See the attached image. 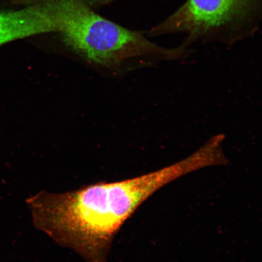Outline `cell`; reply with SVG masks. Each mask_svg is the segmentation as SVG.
<instances>
[{
  "label": "cell",
  "instance_id": "6da1fadb",
  "mask_svg": "<svg viewBox=\"0 0 262 262\" xmlns=\"http://www.w3.org/2000/svg\"><path fill=\"white\" fill-rule=\"evenodd\" d=\"M179 164L121 181L63 193L42 191L26 202L36 229L86 262H107L115 237L150 196L182 178Z\"/></svg>",
  "mask_w": 262,
  "mask_h": 262
},
{
  "label": "cell",
  "instance_id": "7a4b0ae2",
  "mask_svg": "<svg viewBox=\"0 0 262 262\" xmlns=\"http://www.w3.org/2000/svg\"><path fill=\"white\" fill-rule=\"evenodd\" d=\"M58 33L70 50L101 67L119 70L152 68L162 61L179 60L191 54L181 45L160 47L141 32L131 31L97 14L84 0H54Z\"/></svg>",
  "mask_w": 262,
  "mask_h": 262
},
{
  "label": "cell",
  "instance_id": "3957f363",
  "mask_svg": "<svg viewBox=\"0 0 262 262\" xmlns=\"http://www.w3.org/2000/svg\"><path fill=\"white\" fill-rule=\"evenodd\" d=\"M257 0H188L178 11L153 28L149 36L185 32L188 48L196 40L230 44L244 37L242 24L256 10Z\"/></svg>",
  "mask_w": 262,
  "mask_h": 262
},
{
  "label": "cell",
  "instance_id": "277c9868",
  "mask_svg": "<svg viewBox=\"0 0 262 262\" xmlns=\"http://www.w3.org/2000/svg\"><path fill=\"white\" fill-rule=\"evenodd\" d=\"M58 30L56 14L50 0H38L20 9H0V47Z\"/></svg>",
  "mask_w": 262,
  "mask_h": 262
}]
</instances>
